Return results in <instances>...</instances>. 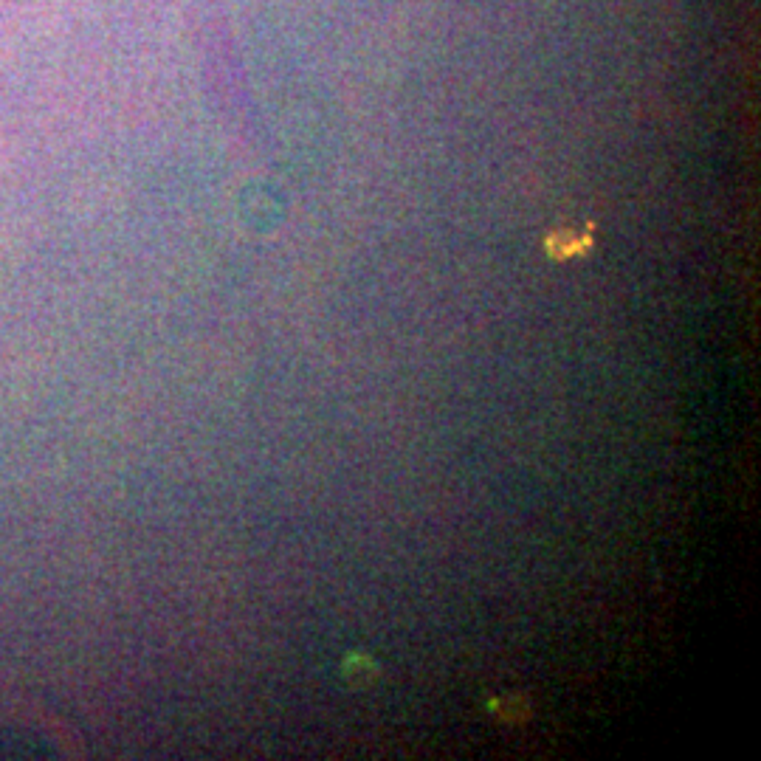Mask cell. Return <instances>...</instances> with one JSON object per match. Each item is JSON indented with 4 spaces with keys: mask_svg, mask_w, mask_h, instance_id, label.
I'll list each match as a JSON object with an SVG mask.
<instances>
[{
    "mask_svg": "<svg viewBox=\"0 0 761 761\" xmlns=\"http://www.w3.org/2000/svg\"><path fill=\"white\" fill-rule=\"evenodd\" d=\"M547 254L556 260H567V257H578L592 246V237L587 232H575V229H556L553 234H547L544 240Z\"/></svg>",
    "mask_w": 761,
    "mask_h": 761,
    "instance_id": "6da1fadb",
    "label": "cell"
}]
</instances>
